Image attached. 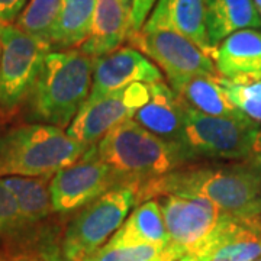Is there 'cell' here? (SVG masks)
<instances>
[{
    "label": "cell",
    "instance_id": "obj_7",
    "mask_svg": "<svg viewBox=\"0 0 261 261\" xmlns=\"http://www.w3.org/2000/svg\"><path fill=\"white\" fill-rule=\"evenodd\" d=\"M0 106L6 111L27 100L53 45L15 23H0Z\"/></svg>",
    "mask_w": 261,
    "mask_h": 261
},
{
    "label": "cell",
    "instance_id": "obj_2",
    "mask_svg": "<svg viewBox=\"0 0 261 261\" xmlns=\"http://www.w3.org/2000/svg\"><path fill=\"white\" fill-rule=\"evenodd\" d=\"M93 149L121 186L135 189L196 161L181 144L160 138L134 119L109 130Z\"/></svg>",
    "mask_w": 261,
    "mask_h": 261
},
{
    "label": "cell",
    "instance_id": "obj_16",
    "mask_svg": "<svg viewBox=\"0 0 261 261\" xmlns=\"http://www.w3.org/2000/svg\"><path fill=\"white\" fill-rule=\"evenodd\" d=\"M132 119L160 138L180 144L186 122V106L170 84L161 80L149 84V100L135 112Z\"/></svg>",
    "mask_w": 261,
    "mask_h": 261
},
{
    "label": "cell",
    "instance_id": "obj_12",
    "mask_svg": "<svg viewBox=\"0 0 261 261\" xmlns=\"http://www.w3.org/2000/svg\"><path fill=\"white\" fill-rule=\"evenodd\" d=\"M163 75L157 65L130 45L119 47L106 56L94 58L92 89L86 102H94L132 83L152 84Z\"/></svg>",
    "mask_w": 261,
    "mask_h": 261
},
{
    "label": "cell",
    "instance_id": "obj_26",
    "mask_svg": "<svg viewBox=\"0 0 261 261\" xmlns=\"http://www.w3.org/2000/svg\"><path fill=\"white\" fill-rule=\"evenodd\" d=\"M22 222L19 207L9 189L0 178V231L13 228Z\"/></svg>",
    "mask_w": 261,
    "mask_h": 261
},
{
    "label": "cell",
    "instance_id": "obj_3",
    "mask_svg": "<svg viewBox=\"0 0 261 261\" xmlns=\"http://www.w3.org/2000/svg\"><path fill=\"white\" fill-rule=\"evenodd\" d=\"M94 58L80 48L51 51L28 97L29 116L65 129L92 89Z\"/></svg>",
    "mask_w": 261,
    "mask_h": 261
},
{
    "label": "cell",
    "instance_id": "obj_9",
    "mask_svg": "<svg viewBox=\"0 0 261 261\" xmlns=\"http://www.w3.org/2000/svg\"><path fill=\"white\" fill-rule=\"evenodd\" d=\"M126 41L130 47L149 57L159 65L167 75L168 82L192 75L221 77L214 60L173 29L142 25Z\"/></svg>",
    "mask_w": 261,
    "mask_h": 261
},
{
    "label": "cell",
    "instance_id": "obj_23",
    "mask_svg": "<svg viewBox=\"0 0 261 261\" xmlns=\"http://www.w3.org/2000/svg\"><path fill=\"white\" fill-rule=\"evenodd\" d=\"M60 8L61 0H28L15 20V25L29 35L42 38L51 44Z\"/></svg>",
    "mask_w": 261,
    "mask_h": 261
},
{
    "label": "cell",
    "instance_id": "obj_10",
    "mask_svg": "<svg viewBox=\"0 0 261 261\" xmlns=\"http://www.w3.org/2000/svg\"><path fill=\"white\" fill-rule=\"evenodd\" d=\"M121 183L93 147L82 159L56 173L49 181L53 212L70 214L82 209Z\"/></svg>",
    "mask_w": 261,
    "mask_h": 261
},
{
    "label": "cell",
    "instance_id": "obj_1",
    "mask_svg": "<svg viewBox=\"0 0 261 261\" xmlns=\"http://www.w3.org/2000/svg\"><path fill=\"white\" fill-rule=\"evenodd\" d=\"M164 195L200 196L224 214L237 218L261 216V178L241 164H189L137 189V206Z\"/></svg>",
    "mask_w": 261,
    "mask_h": 261
},
{
    "label": "cell",
    "instance_id": "obj_31",
    "mask_svg": "<svg viewBox=\"0 0 261 261\" xmlns=\"http://www.w3.org/2000/svg\"><path fill=\"white\" fill-rule=\"evenodd\" d=\"M254 5H255V8L258 10V13H260L261 16V0H254Z\"/></svg>",
    "mask_w": 261,
    "mask_h": 261
},
{
    "label": "cell",
    "instance_id": "obj_4",
    "mask_svg": "<svg viewBox=\"0 0 261 261\" xmlns=\"http://www.w3.org/2000/svg\"><path fill=\"white\" fill-rule=\"evenodd\" d=\"M87 149L61 128L19 125L0 135V177H53L77 163Z\"/></svg>",
    "mask_w": 261,
    "mask_h": 261
},
{
    "label": "cell",
    "instance_id": "obj_11",
    "mask_svg": "<svg viewBox=\"0 0 261 261\" xmlns=\"http://www.w3.org/2000/svg\"><path fill=\"white\" fill-rule=\"evenodd\" d=\"M148 100L149 84H129L94 102L84 103L67 128V134L92 148L115 126L132 119Z\"/></svg>",
    "mask_w": 261,
    "mask_h": 261
},
{
    "label": "cell",
    "instance_id": "obj_19",
    "mask_svg": "<svg viewBox=\"0 0 261 261\" xmlns=\"http://www.w3.org/2000/svg\"><path fill=\"white\" fill-rule=\"evenodd\" d=\"M109 245L134 247V245H159L167 247L168 233L157 199L142 202L130 214L125 224L113 233Z\"/></svg>",
    "mask_w": 261,
    "mask_h": 261
},
{
    "label": "cell",
    "instance_id": "obj_27",
    "mask_svg": "<svg viewBox=\"0 0 261 261\" xmlns=\"http://www.w3.org/2000/svg\"><path fill=\"white\" fill-rule=\"evenodd\" d=\"M159 0H132V9H130V28L129 35L138 32L145 20L148 19L149 13L155 8ZM128 35V37H129Z\"/></svg>",
    "mask_w": 261,
    "mask_h": 261
},
{
    "label": "cell",
    "instance_id": "obj_30",
    "mask_svg": "<svg viewBox=\"0 0 261 261\" xmlns=\"http://www.w3.org/2000/svg\"><path fill=\"white\" fill-rule=\"evenodd\" d=\"M177 261H199V260H197V257H195V255H185V257H181V258Z\"/></svg>",
    "mask_w": 261,
    "mask_h": 261
},
{
    "label": "cell",
    "instance_id": "obj_29",
    "mask_svg": "<svg viewBox=\"0 0 261 261\" xmlns=\"http://www.w3.org/2000/svg\"><path fill=\"white\" fill-rule=\"evenodd\" d=\"M243 164L245 167L250 168L251 171H254L261 178V126L258 132H257V135H255L251 152H250V155L247 159L244 160Z\"/></svg>",
    "mask_w": 261,
    "mask_h": 261
},
{
    "label": "cell",
    "instance_id": "obj_20",
    "mask_svg": "<svg viewBox=\"0 0 261 261\" xmlns=\"http://www.w3.org/2000/svg\"><path fill=\"white\" fill-rule=\"evenodd\" d=\"M261 28L254 0H207V35L212 49L241 29Z\"/></svg>",
    "mask_w": 261,
    "mask_h": 261
},
{
    "label": "cell",
    "instance_id": "obj_24",
    "mask_svg": "<svg viewBox=\"0 0 261 261\" xmlns=\"http://www.w3.org/2000/svg\"><path fill=\"white\" fill-rule=\"evenodd\" d=\"M181 257L170 245H134L113 247L103 245L83 261H177Z\"/></svg>",
    "mask_w": 261,
    "mask_h": 261
},
{
    "label": "cell",
    "instance_id": "obj_15",
    "mask_svg": "<svg viewBox=\"0 0 261 261\" xmlns=\"http://www.w3.org/2000/svg\"><path fill=\"white\" fill-rule=\"evenodd\" d=\"M144 25L173 29L209 57L214 53L207 35V0H159Z\"/></svg>",
    "mask_w": 261,
    "mask_h": 261
},
{
    "label": "cell",
    "instance_id": "obj_18",
    "mask_svg": "<svg viewBox=\"0 0 261 261\" xmlns=\"http://www.w3.org/2000/svg\"><path fill=\"white\" fill-rule=\"evenodd\" d=\"M171 90L187 108L212 116H243L228 96L221 77L214 75H192L168 82Z\"/></svg>",
    "mask_w": 261,
    "mask_h": 261
},
{
    "label": "cell",
    "instance_id": "obj_14",
    "mask_svg": "<svg viewBox=\"0 0 261 261\" xmlns=\"http://www.w3.org/2000/svg\"><path fill=\"white\" fill-rule=\"evenodd\" d=\"M261 257V216L225 215L214 240L197 255L199 261H254Z\"/></svg>",
    "mask_w": 261,
    "mask_h": 261
},
{
    "label": "cell",
    "instance_id": "obj_8",
    "mask_svg": "<svg viewBox=\"0 0 261 261\" xmlns=\"http://www.w3.org/2000/svg\"><path fill=\"white\" fill-rule=\"evenodd\" d=\"M168 233V245L180 257L195 255L214 240L225 215L200 196L164 195L157 197Z\"/></svg>",
    "mask_w": 261,
    "mask_h": 261
},
{
    "label": "cell",
    "instance_id": "obj_6",
    "mask_svg": "<svg viewBox=\"0 0 261 261\" xmlns=\"http://www.w3.org/2000/svg\"><path fill=\"white\" fill-rule=\"evenodd\" d=\"M135 205L137 189L119 186L82 207L65 229V260L83 261L102 248L106 240L121 228L129 209Z\"/></svg>",
    "mask_w": 261,
    "mask_h": 261
},
{
    "label": "cell",
    "instance_id": "obj_32",
    "mask_svg": "<svg viewBox=\"0 0 261 261\" xmlns=\"http://www.w3.org/2000/svg\"><path fill=\"white\" fill-rule=\"evenodd\" d=\"M0 56H2V44H0Z\"/></svg>",
    "mask_w": 261,
    "mask_h": 261
},
{
    "label": "cell",
    "instance_id": "obj_5",
    "mask_svg": "<svg viewBox=\"0 0 261 261\" xmlns=\"http://www.w3.org/2000/svg\"><path fill=\"white\" fill-rule=\"evenodd\" d=\"M186 106V105H185ZM260 123L243 116H212L186 106L180 144L199 159L245 160L251 152Z\"/></svg>",
    "mask_w": 261,
    "mask_h": 261
},
{
    "label": "cell",
    "instance_id": "obj_13",
    "mask_svg": "<svg viewBox=\"0 0 261 261\" xmlns=\"http://www.w3.org/2000/svg\"><path fill=\"white\" fill-rule=\"evenodd\" d=\"M211 58L219 75L231 83L261 82V32L241 29L226 37Z\"/></svg>",
    "mask_w": 261,
    "mask_h": 261
},
{
    "label": "cell",
    "instance_id": "obj_22",
    "mask_svg": "<svg viewBox=\"0 0 261 261\" xmlns=\"http://www.w3.org/2000/svg\"><path fill=\"white\" fill-rule=\"evenodd\" d=\"M49 176L45 177H5L3 183L12 192L22 222H38L53 212Z\"/></svg>",
    "mask_w": 261,
    "mask_h": 261
},
{
    "label": "cell",
    "instance_id": "obj_21",
    "mask_svg": "<svg viewBox=\"0 0 261 261\" xmlns=\"http://www.w3.org/2000/svg\"><path fill=\"white\" fill-rule=\"evenodd\" d=\"M96 0H61L51 45L61 49L82 47L92 28Z\"/></svg>",
    "mask_w": 261,
    "mask_h": 261
},
{
    "label": "cell",
    "instance_id": "obj_28",
    "mask_svg": "<svg viewBox=\"0 0 261 261\" xmlns=\"http://www.w3.org/2000/svg\"><path fill=\"white\" fill-rule=\"evenodd\" d=\"M28 0H0V23H13Z\"/></svg>",
    "mask_w": 261,
    "mask_h": 261
},
{
    "label": "cell",
    "instance_id": "obj_33",
    "mask_svg": "<svg viewBox=\"0 0 261 261\" xmlns=\"http://www.w3.org/2000/svg\"><path fill=\"white\" fill-rule=\"evenodd\" d=\"M254 261H261V257H260V258H257V260H254Z\"/></svg>",
    "mask_w": 261,
    "mask_h": 261
},
{
    "label": "cell",
    "instance_id": "obj_17",
    "mask_svg": "<svg viewBox=\"0 0 261 261\" xmlns=\"http://www.w3.org/2000/svg\"><path fill=\"white\" fill-rule=\"evenodd\" d=\"M132 0H96L92 28L80 49L92 58L106 56L128 39Z\"/></svg>",
    "mask_w": 261,
    "mask_h": 261
},
{
    "label": "cell",
    "instance_id": "obj_25",
    "mask_svg": "<svg viewBox=\"0 0 261 261\" xmlns=\"http://www.w3.org/2000/svg\"><path fill=\"white\" fill-rule=\"evenodd\" d=\"M225 93L233 106L247 118L261 123V82L231 83L221 77Z\"/></svg>",
    "mask_w": 261,
    "mask_h": 261
}]
</instances>
